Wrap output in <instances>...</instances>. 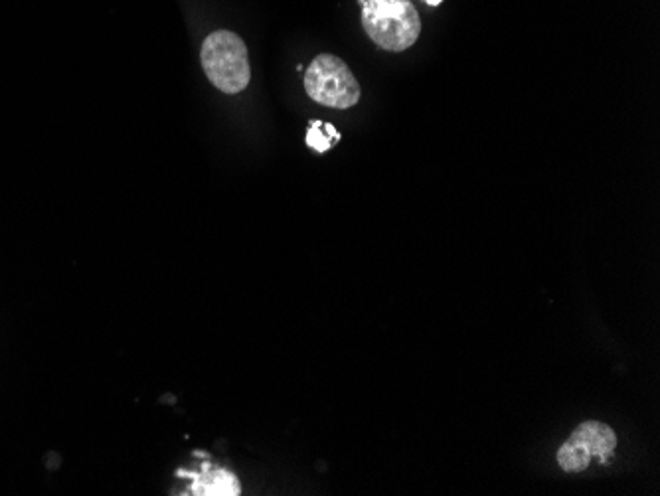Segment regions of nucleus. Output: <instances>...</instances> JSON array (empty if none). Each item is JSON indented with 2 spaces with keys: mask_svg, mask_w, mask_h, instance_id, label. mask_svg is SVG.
Wrapping results in <instances>:
<instances>
[{
  "mask_svg": "<svg viewBox=\"0 0 660 496\" xmlns=\"http://www.w3.org/2000/svg\"><path fill=\"white\" fill-rule=\"evenodd\" d=\"M362 26L370 40L386 52L412 48L421 34V18L410 0H358Z\"/></svg>",
  "mask_w": 660,
  "mask_h": 496,
  "instance_id": "1",
  "label": "nucleus"
},
{
  "mask_svg": "<svg viewBox=\"0 0 660 496\" xmlns=\"http://www.w3.org/2000/svg\"><path fill=\"white\" fill-rule=\"evenodd\" d=\"M200 60L208 80L220 91L236 95L248 87L251 80L248 48L238 34L228 30L210 34L202 44Z\"/></svg>",
  "mask_w": 660,
  "mask_h": 496,
  "instance_id": "2",
  "label": "nucleus"
},
{
  "mask_svg": "<svg viewBox=\"0 0 660 496\" xmlns=\"http://www.w3.org/2000/svg\"><path fill=\"white\" fill-rule=\"evenodd\" d=\"M305 89L313 101L332 109L354 107L362 93L348 66L332 54H321L313 60L305 72Z\"/></svg>",
  "mask_w": 660,
  "mask_h": 496,
  "instance_id": "3",
  "label": "nucleus"
},
{
  "mask_svg": "<svg viewBox=\"0 0 660 496\" xmlns=\"http://www.w3.org/2000/svg\"><path fill=\"white\" fill-rule=\"evenodd\" d=\"M617 447L615 431L601 421H583L558 451V465L566 473H581L589 467L591 457L609 463Z\"/></svg>",
  "mask_w": 660,
  "mask_h": 496,
  "instance_id": "4",
  "label": "nucleus"
},
{
  "mask_svg": "<svg viewBox=\"0 0 660 496\" xmlns=\"http://www.w3.org/2000/svg\"><path fill=\"white\" fill-rule=\"evenodd\" d=\"M182 475H188L180 471ZM188 477L194 479L190 493L198 496H240L242 485L236 475H232L226 469H212L208 463H204L202 475L190 473Z\"/></svg>",
  "mask_w": 660,
  "mask_h": 496,
  "instance_id": "5",
  "label": "nucleus"
},
{
  "mask_svg": "<svg viewBox=\"0 0 660 496\" xmlns=\"http://www.w3.org/2000/svg\"><path fill=\"white\" fill-rule=\"evenodd\" d=\"M336 141H340V135L336 133V129L330 123L311 121L309 133H307V145L311 149H315L317 153H327L330 147H334Z\"/></svg>",
  "mask_w": 660,
  "mask_h": 496,
  "instance_id": "6",
  "label": "nucleus"
},
{
  "mask_svg": "<svg viewBox=\"0 0 660 496\" xmlns=\"http://www.w3.org/2000/svg\"><path fill=\"white\" fill-rule=\"evenodd\" d=\"M427 4H431V6H439L443 0H425Z\"/></svg>",
  "mask_w": 660,
  "mask_h": 496,
  "instance_id": "7",
  "label": "nucleus"
}]
</instances>
